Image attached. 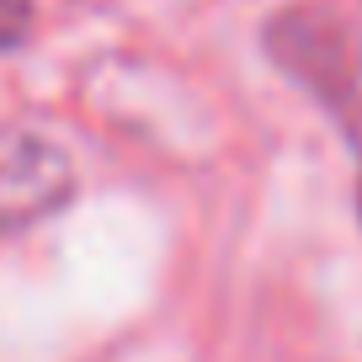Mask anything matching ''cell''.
I'll use <instances>...</instances> for the list:
<instances>
[{"label":"cell","mask_w":362,"mask_h":362,"mask_svg":"<svg viewBox=\"0 0 362 362\" xmlns=\"http://www.w3.org/2000/svg\"><path fill=\"white\" fill-rule=\"evenodd\" d=\"M267 43L277 54V64L293 80H304L309 96H320L330 107V117L346 128V149L357 160V208H362V80L351 69L341 33L309 11H288L267 27Z\"/></svg>","instance_id":"obj_1"},{"label":"cell","mask_w":362,"mask_h":362,"mask_svg":"<svg viewBox=\"0 0 362 362\" xmlns=\"http://www.w3.org/2000/svg\"><path fill=\"white\" fill-rule=\"evenodd\" d=\"M75 197V165L54 139L0 123V235L33 229Z\"/></svg>","instance_id":"obj_2"},{"label":"cell","mask_w":362,"mask_h":362,"mask_svg":"<svg viewBox=\"0 0 362 362\" xmlns=\"http://www.w3.org/2000/svg\"><path fill=\"white\" fill-rule=\"evenodd\" d=\"M33 0H0V54H11V48H22L27 37H33Z\"/></svg>","instance_id":"obj_3"}]
</instances>
